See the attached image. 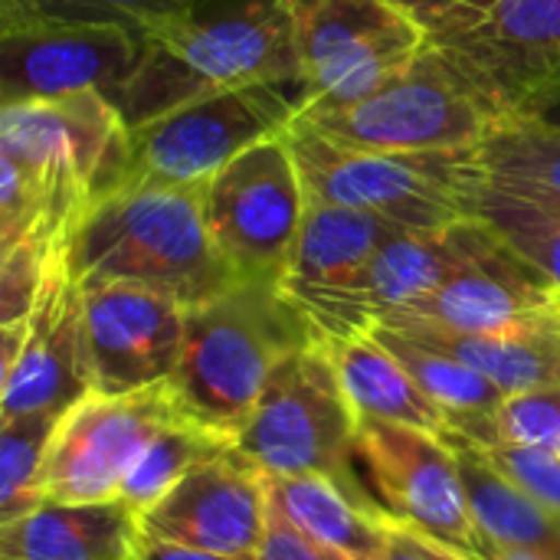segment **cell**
I'll list each match as a JSON object with an SVG mask.
<instances>
[{
	"mask_svg": "<svg viewBox=\"0 0 560 560\" xmlns=\"http://www.w3.org/2000/svg\"><path fill=\"white\" fill-rule=\"evenodd\" d=\"M138 515L121 502H56L0 528V560H135Z\"/></svg>",
	"mask_w": 560,
	"mask_h": 560,
	"instance_id": "ffe728a7",
	"label": "cell"
},
{
	"mask_svg": "<svg viewBox=\"0 0 560 560\" xmlns=\"http://www.w3.org/2000/svg\"><path fill=\"white\" fill-rule=\"evenodd\" d=\"M302 66V108H345L407 69L423 26L390 0H282Z\"/></svg>",
	"mask_w": 560,
	"mask_h": 560,
	"instance_id": "30bf717a",
	"label": "cell"
},
{
	"mask_svg": "<svg viewBox=\"0 0 560 560\" xmlns=\"http://www.w3.org/2000/svg\"><path fill=\"white\" fill-rule=\"evenodd\" d=\"M269 495L308 538L354 560H381L387 515L331 476H269Z\"/></svg>",
	"mask_w": 560,
	"mask_h": 560,
	"instance_id": "d4e9b609",
	"label": "cell"
},
{
	"mask_svg": "<svg viewBox=\"0 0 560 560\" xmlns=\"http://www.w3.org/2000/svg\"><path fill=\"white\" fill-rule=\"evenodd\" d=\"M358 427L361 417L318 335L272 371L233 450L266 476L318 472L368 499L354 472Z\"/></svg>",
	"mask_w": 560,
	"mask_h": 560,
	"instance_id": "5b68a950",
	"label": "cell"
},
{
	"mask_svg": "<svg viewBox=\"0 0 560 560\" xmlns=\"http://www.w3.org/2000/svg\"><path fill=\"white\" fill-rule=\"evenodd\" d=\"M322 345L358 417L390 420L436 436L450 430L446 410L420 390L407 368L368 328L322 331Z\"/></svg>",
	"mask_w": 560,
	"mask_h": 560,
	"instance_id": "603a6c76",
	"label": "cell"
},
{
	"mask_svg": "<svg viewBox=\"0 0 560 560\" xmlns=\"http://www.w3.org/2000/svg\"><path fill=\"white\" fill-rule=\"evenodd\" d=\"M233 450V440L223 433H213L194 420H174L171 427H164L144 450L141 456L131 463V469L121 479L118 499L135 512H148L151 505H158L184 476H190L197 466L223 456Z\"/></svg>",
	"mask_w": 560,
	"mask_h": 560,
	"instance_id": "83f0119b",
	"label": "cell"
},
{
	"mask_svg": "<svg viewBox=\"0 0 560 560\" xmlns=\"http://www.w3.org/2000/svg\"><path fill=\"white\" fill-rule=\"evenodd\" d=\"M135 33L141 56L118 98L131 128L217 92L259 82L302 85L282 0H203Z\"/></svg>",
	"mask_w": 560,
	"mask_h": 560,
	"instance_id": "6da1fadb",
	"label": "cell"
},
{
	"mask_svg": "<svg viewBox=\"0 0 560 560\" xmlns=\"http://www.w3.org/2000/svg\"><path fill=\"white\" fill-rule=\"evenodd\" d=\"M266 522L269 476L236 450L197 466L138 515L148 538L240 560H259Z\"/></svg>",
	"mask_w": 560,
	"mask_h": 560,
	"instance_id": "e0dca14e",
	"label": "cell"
},
{
	"mask_svg": "<svg viewBox=\"0 0 560 560\" xmlns=\"http://www.w3.org/2000/svg\"><path fill=\"white\" fill-rule=\"evenodd\" d=\"M89 394H95V381L85 338L82 282L72 276L62 249L33 315L26 318L20 358L0 377V420L39 410H72Z\"/></svg>",
	"mask_w": 560,
	"mask_h": 560,
	"instance_id": "ac0fdd59",
	"label": "cell"
},
{
	"mask_svg": "<svg viewBox=\"0 0 560 560\" xmlns=\"http://www.w3.org/2000/svg\"><path fill=\"white\" fill-rule=\"evenodd\" d=\"M394 315L420 318L450 331H512L558 315V289L495 233L492 243L443 285Z\"/></svg>",
	"mask_w": 560,
	"mask_h": 560,
	"instance_id": "d6986e66",
	"label": "cell"
},
{
	"mask_svg": "<svg viewBox=\"0 0 560 560\" xmlns=\"http://www.w3.org/2000/svg\"><path fill=\"white\" fill-rule=\"evenodd\" d=\"M207 230L240 279L282 282L308 210V194L285 135L230 161L203 190Z\"/></svg>",
	"mask_w": 560,
	"mask_h": 560,
	"instance_id": "8fae6325",
	"label": "cell"
},
{
	"mask_svg": "<svg viewBox=\"0 0 560 560\" xmlns=\"http://www.w3.org/2000/svg\"><path fill=\"white\" fill-rule=\"evenodd\" d=\"M558 453H560V446H558Z\"/></svg>",
	"mask_w": 560,
	"mask_h": 560,
	"instance_id": "b9f144b4",
	"label": "cell"
},
{
	"mask_svg": "<svg viewBox=\"0 0 560 560\" xmlns=\"http://www.w3.org/2000/svg\"><path fill=\"white\" fill-rule=\"evenodd\" d=\"M0 158L26 171L75 230L128 184L131 125L102 92L0 105Z\"/></svg>",
	"mask_w": 560,
	"mask_h": 560,
	"instance_id": "277c9868",
	"label": "cell"
},
{
	"mask_svg": "<svg viewBox=\"0 0 560 560\" xmlns=\"http://www.w3.org/2000/svg\"><path fill=\"white\" fill-rule=\"evenodd\" d=\"M374 325H390L407 338L443 351L479 371L505 394L560 387V312L512 331H450L420 318L390 315Z\"/></svg>",
	"mask_w": 560,
	"mask_h": 560,
	"instance_id": "44dd1931",
	"label": "cell"
},
{
	"mask_svg": "<svg viewBox=\"0 0 560 560\" xmlns=\"http://www.w3.org/2000/svg\"><path fill=\"white\" fill-rule=\"evenodd\" d=\"M174 420H184V410L167 381L121 397L89 394L69 410L49 450L43 495L56 502L118 499L131 463Z\"/></svg>",
	"mask_w": 560,
	"mask_h": 560,
	"instance_id": "5bb4252c",
	"label": "cell"
},
{
	"mask_svg": "<svg viewBox=\"0 0 560 560\" xmlns=\"http://www.w3.org/2000/svg\"><path fill=\"white\" fill-rule=\"evenodd\" d=\"M308 200L377 213L410 230H436L466 217L459 200L463 154H390L341 144L305 118L285 131Z\"/></svg>",
	"mask_w": 560,
	"mask_h": 560,
	"instance_id": "52a82bcc",
	"label": "cell"
},
{
	"mask_svg": "<svg viewBox=\"0 0 560 560\" xmlns=\"http://www.w3.org/2000/svg\"><path fill=\"white\" fill-rule=\"evenodd\" d=\"M456 551V548H453ZM466 560H555L548 555H538V551H528V548H512V545H502V541H492L486 535L476 538L472 551L463 555Z\"/></svg>",
	"mask_w": 560,
	"mask_h": 560,
	"instance_id": "f35d334b",
	"label": "cell"
},
{
	"mask_svg": "<svg viewBox=\"0 0 560 560\" xmlns=\"http://www.w3.org/2000/svg\"><path fill=\"white\" fill-rule=\"evenodd\" d=\"M322 335L282 282L243 279L187 308V335L171 390L187 420L236 440L272 371Z\"/></svg>",
	"mask_w": 560,
	"mask_h": 560,
	"instance_id": "7a4b0ae2",
	"label": "cell"
},
{
	"mask_svg": "<svg viewBox=\"0 0 560 560\" xmlns=\"http://www.w3.org/2000/svg\"><path fill=\"white\" fill-rule=\"evenodd\" d=\"M420 26L502 118L560 79V0H459Z\"/></svg>",
	"mask_w": 560,
	"mask_h": 560,
	"instance_id": "9c48e42d",
	"label": "cell"
},
{
	"mask_svg": "<svg viewBox=\"0 0 560 560\" xmlns=\"http://www.w3.org/2000/svg\"><path fill=\"white\" fill-rule=\"evenodd\" d=\"M259 560H354L315 538H308L299 525L285 518V512L269 495V522L262 535Z\"/></svg>",
	"mask_w": 560,
	"mask_h": 560,
	"instance_id": "e575fe53",
	"label": "cell"
},
{
	"mask_svg": "<svg viewBox=\"0 0 560 560\" xmlns=\"http://www.w3.org/2000/svg\"><path fill=\"white\" fill-rule=\"evenodd\" d=\"M302 85L259 82L187 102L131 128V180L203 190L230 161L279 138L302 112Z\"/></svg>",
	"mask_w": 560,
	"mask_h": 560,
	"instance_id": "ba28073f",
	"label": "cell"
},
{
	"mask_svg": "<svg viewBox=\"0 0 560 560\" xmlns=\"http://www.w3.org/2000/svg\"><path fill=\"white\" fill-rule=\"evenodd\" d=\"M354 472L381 515L417 528L459 555L472 551L479 528L469 515L456 453L443 436L361 417Z\"/></svg>",
	"mask_w": 560,
	"mask_h": 560,
	"instance_id": "7c38bea8",
	"label": "cell"
},
{
	"mask_svg": "<svg viewBox=\"0 0 560 560\" xmlns=\"http://www.w3.org/2000/svg\"><path fill=\"white\" fill-rule=\"evenodd\" d=\"M512 115L528 118V121H538V125H545V128L560 131V79L558 82H551V85H545V89H538L535 95H528Z\"/></svg>",
	"mask_w": 560,
	"mask_h": 560,
	"instance_id": "8d00e7d4",
	"label": "cell"
},
{
	"mask_svg": "<svg viewBox=\"0 0 560 560\" xmlns=\"http://www.w3.org/2000/svg\"><path fill=\"white\" fill-rule=\"evenodd\" d=\"M69 410H39L0 420V518L16 522L33 512L43 495V466Z\"/></svg>",
	"mask_w": 560,
	"mask_h": 560,
	"instance_id": "f546056e",
	"label": "cell"
},
{
	"mask_svg": "<svg viewBox=\"0 0 560 560\" xmlns=\"http://www.w3.org/2000/svg\"><path fill=\"white\" fill-rule=\"evenodd\" d=\"M463 167L509 190L538 194L560 203V131L505 115L489 138L463 154Z\"/></svg>",
	"mask_w": 560,
	"mask_h": 560,
	"instance_id": "4316f807",
	"label": "cell"
},
{
	"mask_svg": "<svg viewBox=\"0 0 560 560\" xmlns=\"http://www.w3.org/2000/svg\"><path fill=\"white\" fill-rule=\"evenodd\" d=\"M381 560H450L443 545L417 528H407L400 522L387 518V545Z\"/></svg>",
	"mask_w": 560,
	"mask_h": 560,
	"instance_id": "d590c367",
	"label": "cell"
},
{
	"mask_svg": "<svg viewBox=\"0 0 560 560\" xmlns=\"http://www.w3.org/2000/svg\"><path fill=\"white\" fill-rule=\"evenodd\" d=\"M85 338L95 394L121 397L161 381L180 364L187 305L135 282H82Z\"/></svg>",
	"mask_w": 560,
	"mask_h": 560,
	"instance_id": "2e32d148",
	"label": "cell"
},
{
	"mask_svg": "<svg viewBox=\"0 0 560 560\" xmlns=\"http://www.w3.org/2000/svg\"><path fill=\"white\" fill-rule=\"evenodd\" d=\"M443 440L456 453L463 492H466L469 515H472L479 535L560 560L558 512L545 509L522 486H515L505 472H499L489 463V456L472 440L456 433L453 427L443 433Z\"/></svg>",
	"mask_w": 560,
	"mask_h": 560,
	"instance_id": "cb8c5ba5",
	"label": "cell"
},
{
	"mask_svg": "<svg viewBox=\"0 0 560 560\" xmlns=\"http://www.w3.org/2000/svg\"><path fill=\"white\" fill-rule=\"evenodd\" d=\"M135 560H240L226 558V555H210V551H194V548H180V545H167L158 538L141 535L138 548H135Z\"/></svg>",
	"mask_w": 560,
	"mask_h": 560,
	"instance_id": "74e56055",
	"label": "cell"
},
{
	"mask_svg": "<svg viewBox=\"0 0 560 560\" xmlns=\"http://www.w3.org/2000/svg\"><path fill=\"white\" fill-rule=\"evenodd\" d=\"M404 226H397L387 217L335 207V203H315L308 200L285 289L305 302L328 292L345 289L361 276V269L377 256V249Z\"/></svg>",
	"mask_w": 560,
	"mask_h": 560,
	"instance_id": "7402d4cb",
	"label": "cell"
},
{
	"mask_svg": "<svg viewBox=\"0 0 560 560\" xmlns=\"http://www.w3.org/2000/svg\"><path fill=\"white\" fill-rule=\"evenodd\" d=\"M495 230L476 217H463L436 230H397L354 282L338 292L305 299L302 308L322 331L368 328L394 312L410 308L456 269L492 243Z\"/></svg>",
	"mask_w": 560,
	"mask_h": 560,
	"instance_id": "9a60e30c",
	"label": "cell"
},
{
	"mask_svg": "<svg viewBox=\"0 0 560 560\" xmlns=\"http://www.w3.org/2000/svg\"><path fill=\"white\" fill-rule=\"evenodd\" d=\"M203 0H0L3 10H23L52 20H75V23H112L141 30L158 16H171L190 10Z\"/></svg>",
	"mask_w": 560,
	"mask_h": 560,
	"instance_id": "d6a6232c",
	"label": "cell"
},
{
	"mask_svg": "<svg viewBox=\"0 0 560 560\" xmlns=\"http://www.w3.org/2000/svg\"><path fill=\"white\" fill-rule=\"evenodd\" d=\"M322 135L390 154H469L499 125V112L430 46L381 89L345 108H302Z\"/></svg>",
	"mask_w": 560,
	"mask_h": 560,
	"instance_id": "8992f818",
	"label": "cell"
},
{
	"mask_svg": "<svg viewBox=\"0 0 560 560\" xmlns=\"http://www.w3.org/2000/svg\"><path fill=\"white\" fill-rule=\"evenodd\" d=\"M558 312H560V292H558Z\"/></svg>",
	"mask_w": 560,
	"mask_h": 560,
	"instance_id": "60d3db41",
	"label": "cell"
},
{
	"mask_svg": "<svg viewBox=\"0 0 560 560\" xmlns=\"http://www.w3.org/2000/svg\"><path fill=\"white\" fill-rule=\"evenodd\" d=\"M368 331L407 368V374L420 384V390L430 400H436L446 410V417L495 410L509 397L499 384H492L479 371L466 368L463 361H456L443 351H433V348L407 338L404 331H397L390 325H368Z\"/></svg>",
	"mask_w": 560,
	"mask_h": 560,
	"instance_id": "f1b7e54d",
	"label": "cell"
},
{
	"mask_svg": "<svg viewBox=\"0 0 560 560\" xmlns=\"http://www.w3.org/2000/svg\"><path fill=\"white\" fill-rule=\"evenodd\" d=\"M489 463L505 472L515 486H522L532 499L560 515V453L548 446H518V443H492L479 446Z\"/></svg>",
	"mask_w": 560,
	"mask_h": 560,
	"instance_id": "836d02e7",
	"label": "cell"
},
{
	"mask_svg": "<svg viewBox=\"0 0 560 560\" xmlns=\"http://www.w3.org/2000/svg\"><path fill=\"white\" fill-rule=\"evenodd\" d=\"M456 433L476 446L518 443V446H560V387L509 394L495 410L482 413H450Z\"/></svg>",
	"mask_w": 560,
	"mask_h": 560,
	"instance_id": "4dcf8cb0",
	"label": "cell"
},
{
	"mask_svg": "<svg viewBox=\"0 0 560 560\" xmlns=\"http://www.w3.org/2000/svg\"><path fill=\"white\" fill-rule=\"evenodd\" d=\"M459 200H463L466 217L489 223L515 253H522L532 266H538L560 292L558 200L482 180L463 167V158H459Z\"/></svg>",
	"mask_w": 560,
	"mask_h": 560,
	"instance_id": "484cf974",
	"label": "cell"
},
{
	"mask_svg": "<svg viewBox=\"0 0 560 560\" xmlns=\"http://www.w3.org/2000/svg\"><path fill=\"white\" fill-rule=\"evenodd\" d=\"M141 56V36L112 23L0 13V105L102 92L118 105Z\"/></svg>",
	"mask_w": 560,
	"mask_h": 560,
	"instance_id": "4fadbf2b",
	"label": "cell"
},
{
	"mask_svg": "<svg viewBox=\"0 0 560 560\" xmlns=\"http://www.w3.org/2000/svg\"><path fill=\"white\" fill-rule=\"evenodd\" d=\"M62 249L66 246L39 236L0 249V328L20 325L33 315L49 279V269Z\"/></svg>",
	"mask_w": 560,
	"mask_h": 560,
	"instance_id": "1f68e13d",
	"label": "cell"
},
{
	"mask_svg": "<svg viewBox=\"0 0 560 560\" xmlns=\"http://www.w3.org/2000/svg\"><path fill=\"white\" fill-rule=\"evenodd\" d=\"M394 7H400L404 13H410L417 23L420 20H427L430 13H436V10H443V7H450V3H459V0H390Z\"/></svg>",
	"mask_w": 560,
	"mask_h": 560,
	"instance_id": "ab89813d",
	"label": "cell"
},
{
	"mask_svg": "<svg viewBox=\"0 0 560 560\" xmlns=\"http://www.w3.org/2000/svg\"><path fill=\"white\" fill-rule=\"evenodd\" d=\"M79 282H135L194 308L236 282V269L217 249L200 190L131 180L98 200L66 246Z\"/></svg>",
	"mask_w": 560,
	"mask_h": 560,
	"instance_id": "3957f363",
	"label": "cell"
}]
</instances>
